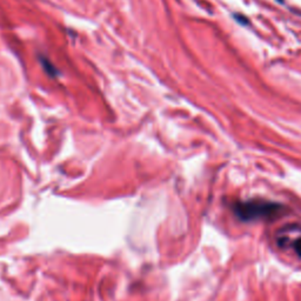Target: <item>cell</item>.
<instances>
[{
	"mask_svg": "<svg viewBox=\"0 0 301 301\" xmlns=\"http://www.w3.org/2000/svg\"><path fill=\"white\" fill-rule=\"evenodd\" d=\"M282 209L283 206L281 204L267 200L238 201L233 205L235 216L243 222L274 218L281 213Z\"/></svg>",
	"mask_w": 301,
	"mask_h": 301,
	"instance_id": "cell-1",
	"label": "cell"
},
{
	"mask_svg": "<svg viewBox=\"0 0 301 301\" xmlns=\"http://www.w3.org/2000/svg\"><path fill=\"white\" fill-rule=\"evenodd\" d=\"M42 65H43L44 69H45L46 72L50 74V76L56 77L57 74H58V71L56 70V67L53 66V64L51 63V62H49V60H47V59L42 58Z\"/></svg>",
	"mask_w": 301,
	"mask_h": 301,
	"instance_id": "cell-2",
	"label": "cell"
},
{
	"mask_svg": "<svg viewBox=\"0 0 301 301\" xmlns=\"http://www.w3.org/2000/svg\"><path fill=\"white\" fill-rule=\"evenodd\" d=\"M233 17H234V20L235 22H238L240 25H249V20L246 16L241 15V13H235V15H233Z\"/></svg>",
	"mask_w": 301,
	"mask_h": 301,
	"instance_id": "cell-3",
	"label": "cell"
},
{
	"mask_svg": "<svg viewBox=\"0 0 301 301\" xmlns=\"http://www.w3.org/2000/svg\"><path fill=\"white\" fill-rule=\"evenodd\" d=\"M292 246H293L294 252L296 253L299 258H301V238H297L296 240H294Z\"/></svg>",
	"mask_w": 301,
	"mask_h": 301,
	"instance_id": "cell-4",
	"label": "cell"
},
{
	"mask_svg": "<svg viewBox=\"0 0 301 301\" xmlns=\"http://www.w3.org/2000/svg\"><path fill=\"white\" fill-rule=\"evenodd\" d=\"M276 2H278L279 4H282V3H283V0H276Z\"/></svg>",
	"mask_w": 301,
	"mask_h": 301,
	"instance_id": "cell-5",
	"label": "cell"
}]
</instances>
